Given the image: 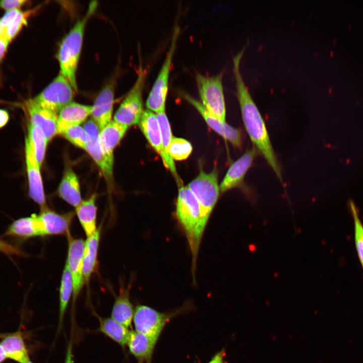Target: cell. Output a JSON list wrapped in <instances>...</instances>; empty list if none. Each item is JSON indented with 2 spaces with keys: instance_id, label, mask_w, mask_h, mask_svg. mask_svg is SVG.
Wrapping results in <instances>:
<instances>
[{
  "instance_id": "obj_1",
  "label": "cell",
  "mask_w": 363,
  "mask_h": 363,
  "mask_svg": "<svg viewBox=\"0 0 363 363\" xmlns=\"http://www.w3.org/2000/svg\"><path fill=\"white\" fill-rule=\"evenodd\" d=\"M244 50V48L233 57V72L236 82V95L244 126L255 148L262 155L282 182L280 167L266 125L240 72L239 63Z\"/></svg>"
},
{
  "instance_id": "obj_2",
  "label": "cell",
  "mask_w": 363,
  "mask_h": 363,
  "mask_svg": "<svg viewBox=\"0 0 363 363\" xmlns=\"http://www.w3.org/2000/svg\"><path fill=\"white\" fill-rule=\"evenodd\" d=\"M175 216L186 234L192 254V272L195 282L197 259L204 231L201 227L199 203L188 186H182L178 190Z\"/></svg>"
},
{
  "instance_id": "obj_3",
  "label": "cell",
  "mask_w": 363,
  "mask_h": 363,
  "mask_svg": "<svg viewBox=\"0 0 363 363\" xmlns=\"http://www.w3.org/2000/svg\"><path fill=\"white\" fill-rule=\"evenodd\" d=\"M97 8V3L90 4L86 15L78 21L62 40L57 58L60 74L70 82L74 91H77L76 73L81 53L85 25Z\"/></svg>"
},
{
  "instance_id": "obj_4",
  "label": "cell",
  "mask_w": 363,
  "mask_h": 363,
  "mask_svg": "<svg viewBox=\"0 0 363 363\" xmlns=\"http://www.w3.org/2000/svg\"><path fill=\"white\" fill-rule=\"evenodd\" d=\"M196 197L200 207L201 227L204 231L211 212L218 199L219 187L215 168L209 173L202 170L188 186Z\"/></svg>"
},
{
  "instance_id": "obj_5",
  "label": "cell",
  "mask_w": 363,
  "mask_h": 363,
  "mask_svg": "<svg viewBox=\"0 0 363 363\" xmlns=\"http://www.w3.org/2000/svg\"><path fill=\"white\" fill-rule=\"evenodd\" d=\"M190 305L171 312L162 313L149 306L139 305L134 310L135 331L158 341L165 325L174 317L189 310Z\"/></svg>"
},
{
  "instance_id": "obj_6",
  "label": "cell",
  "mask_w": 363,
  "mask_h": 363,
  "mask_svg": "<svg viewBox=\"0 0 363 363\" xmlns=\"http://www.w3.org/2000/svg\"><path fill=\"white\" fill-rule=\"evenodd\" d=\"M223 72L208 77L197 73L196 81L204 107L212 115L225 122L226 108L222 86Z\"/></svg>"
},
{
  "instance_id": "obj_7",
  "label": "cell",
  "mask_w": 363,
  "mask_h": 363,
  "mask_svg": "<svg viewBox=\"0 0 363 363\" xmlns=\"http://www.w3.org/2000/svg\"><path fill=\"white\" fill-rule=\"evenodd\" d=\"M179 33V28L176 26L174 28L170 45L165 60L146 100L147 109L155 113L165 110L170 67Z\"/></svg>"
},
{
  "instance_id": "obj_8",
  "label": "cell",
  "mask_w": 363,
  "mask_h": 363,
  "mask_svg": "<svg viewBox=\"0 0 363 363\" xmlns=\"http://www.w3.org/2000/svg\"><path fill=\"white\" fill-rule=\"evenodd\" d=\"M146 72L141 66L137 79L113 116V120L128 127L138 124L144 110L143 91Z\"/></svg>"
},
{
  "instance_id": "obj_9",
  "label": "cell",
  "mask_w": 363,
  "mask_h": 363,
  "mask_svg": "<svg viewBox=\"0 0 363 363\" xmlns=\"http://www.w3.org/2000/svg\"><path fill=\"white\" fill-rule=\"evenodd\" d=\"M74 89L68 80L59 74L32 100L42 108L57 114L72 102Z\"/></svg>"
},
{
  "instance_id": "obj_10",
  "label": "cell",
  "mask_w": 363,
  "mask_h": 363,
  "mask_svg": "<svg viewBox=\"0 0 363 363\" xmlns=\"http://www.w3.org/2000/svg\"><path fill=\"white\" fill-rule=\"evenodd\" d=\"M138 124L149 143L159 154L165 166L170 170L178 182L173 160L166 155L162 146L161 131L156 113L148 109L144 110Z\"/></svg>"
},
{
  "instance_id": "obj_11",
  "label": "cell",
  "mask_w": 363,
  "mask_h": 363,
  "mask_svg": "<svg viewBox=\"0 0 363 363\" xmlns=\"http://www.w3.org/2000/svg\"><path fill=\"white\" fill-rule=\"evenodd\" d=\"M68 251L66 263L71 274L73 283V299L74 304L84 282L83 272V256L85 241L81 238L67 236Z\"/></svg>"
},
{
  "instance_id": "obj_12",
  "label": "cell",
  "mask_w": 363,
  "mask_h": 363,
  "mask_svg": "<svg viewBox=\"0 0 363 363\" xmlns=\"http://www.w3.org/2000/svg\"><path fill=\"white\" fill-rule=\"evenodd\" d=\"M183 98L195 107L203 116L207 124L215 132L235 147L240 148L242 146V135L239 130L223 122L211 114L202 104L186 92H181Z\"/></svg>"
},
{
  "instance_id": "obj_13",
  "label": "cell",
  "mask_w": 363,
  "mask_h": 363,
  "mask_svg": "<svg viewBox=\"0 0 363 363\" xmlns=\"http://www.w3.org/2000/svg\"><path fill=\"white\" fill-rule=\"evenodd\" d=\"M25 156L30 197L42 209L46 207L45 197L39 165L27 138L25 142Z\"/></svg>"
},
{
  "instance_id": "obj_14",
  "label": "cell",
  "mask_w": 363,
  "mask_h": 363,
  "mask_svg": "<svg viewBox=\"0 0 363 363\" xmlns=\"http://www.w3.org/2000/svg\"><path fill=\"white\" fill-rule=\"evenodd\" d=\"M258 150L255 148L247 150L227 170L219 186L221 193H224L241 185L247 172L252 166L257 156Z\"/></svg>"
},
{
  "instance_id": "obj_15",
  "label": "cell",
  "mask_w": 363,
  "mask_h": 363,
  "mask_svg": "<svg viewBox=\"0 0 363 363\" xmlns=\"http://www.w3.org/2000/svg\"><path fill=\"white\" fill-rule=\"evenodd\" d=\"M44 236L69 234L74 212L59 214L47 206L41 209L38 215Z\"/></svg>"
},
{
  "instance_id": "obj_16",
  "label": "cell",
  "mask_w": 363,
  "mask_h": 363,
  "mask_svg": "<svg viewBox=\"0 0 363 363\" xmlns=\"http://www.w3.org/2000/svg\"><path fill=\"white\" fill-rule=\"evenodd\" d=\"M114 84L108 83L100 91L92 106V119L101 130L112 120Z\"/></svg>"
},
{
  "instance_id": "obj_17",
  "label": "cell",
  "mask_w": 363,
  "mask_h": 363,
  "mask_svg": "<svg viewBox=\"0 0 363 363\" xmlns=\"http://www.w3.org/2000/svg\"><path fill=\"white\" fill-rule=\"evenodd\" d=\"M89 137V142L85 150L100 168L107 181L112 178L113 168L107 163L102 151L99 140L100 129L92 119L86 122L83 126Z\"/></svg>"
},
{
  "instance_id": "obj_18",
  "label": "cell",
  "mask_w": 363,
  "mask_h": 363,
  "mask_svg": "<svg viewBox=\"0 0 363 363\" xmlns=\"http://www.w3.org/2000/svg\"><path fill=\"white\" fill-rule=\"evenodd\" d=\"M25 106L30 122L42 131L49 142L58 134L57 114L39 106L32 99L26 101Z\"/></svg>"
},
{
  "instance_id": "obj_19",
  "label": "cell",
  "mask_w": 363,
  "mask_h": 363,
  "mask_svg": "<svg viewBox=\"0 0 363 363\" xmlns=\"http://www.w3.org/2000/svg\"><path fill=\"white\" fill-rule=\"evenodd\" d=\"M3 236L24 241L36 236H44L38 215L19 218L12 222L5 231Z\"/></svg>"
},
{
  "instance_id": "obj_20",
  "label": "cell",
  "mask_w": 363,
  "mask_h": 363,
  "mask_svg": "<svg viewBox=\"0 0 363 363\" xmlns=\"http://www.w3.org/2000/svg\"><path fill=\"white\" fill-rule=\"evenodd\" d=\"M128 128L113 120L100 131V147L108 164L112 168L114 149L124 136Z\"/></svg>"
},
{
  "instance_id": "obj_21",
  "label": "cell",
  "mask_w": 363,
  "mask_h": 363,
  "mask_svg": "<svg viewBox=\"0 0 363 363\" xmlns=\"http://www.w3.org/2000/svg\"><path fill=\"white\" fill-rule=\"evenodd\" d=\"M92 106L72 102L59 112L57 115V133L60 134L66 129L80 125L91 115Z\"/></svg>"
},
{
  "instance_id": "obj_22",
  "label": "cell",
  "mask_w": 363,
  "mask_h": 363,
  "mask_svg": "<svg viewBox=\"0 0 363 363\" xmlns=\"http://www.w3.org/2000/svg\"><path fill=\"white\" fill-rule=\"evenodd\" d=\"M157 342L146 335L131 330L127 345L138 363H151Z\"/></svg>"
},
{
  "instance_id": "obj_23",
  "label": "cell",
  "mask_w": 363,
  "mask_h": 363,
  "mask_svg": "<svg viewBox=\"0 0 363 363\" xmlns=\"http://www.w3.org/2000/svg\"><path fill=\"white\" fill-rule=\"evenodd\" d=\"M131 285L126 288L122 287L116 297L111 313V318L127 328L131 326L134 310L130 301V292Z\"/></svg>"
},
{
  "instance_id": "obj_24",
  "label": "cell",
  "mask_w": 363,
  "mask_h": 363,
  "mask_svg": "<svg viewBox=\"0 0 363 363\" xmlns=\"http://www.w3.org/2000/svg\"><path fill=\"white\" fill-rule=\"evenodd\" d=\"M100 227L85 241L83 256V272L85 283H88L97 267V256L100 237Z\"/></svg>"
},
{
  "instance_id": "obj_25",
  "label": "cell",
  "mask_w": 363,
  "mask_h": 363,
  "mask_svg": "<svg viewBox=\"0 0 363 363\" xmlns=\"http://www.w3.org/2000/svg\"><path fill=\"white\" fill-rule=\"evenodd\" d=\"M3 347L7 358L18 363H26L30 360L28 350L21 331L3 335L0 343Z\"/></svg>"
},
{
  "instance_id": "obj_26",
  "label": "cell",
  "mask_w": 363,
  "mask_h": 363,
  "mask_svg": "<svg viewBox=\"0 0 363 363\" xmlns=\"http://www.w3.org/2000/svg\"><path fill=\"white\" fill-rule=\"evenodd\" d=\"M58 194L62 199L75 208L82 201L78 177L71 167L65 170L58 188Z\"/></svg>"
},
{
  "instance_id": "obj_27",
  "label": "cell",
  "mask_w": 363,
  "mask_h": 363,
  "mask_svg": "<svg viewBox=\"0 0 363 363\" xmlns=\"http://www.w3.org/2000/svg\"><path fill=\"white\" fill-rule=\"evenodd\" d=\"M96 198V195L93 194L89 199L82 200L76 207L77 216L87 237L93 234L97 229Z\"/></svg>"
},
{
  "instance_id": "obj_28",
  "label": "cell",
  "mask_w": 363,
  "mask_h": 363,
  "mask_svg": "<svg viewBox=\"0 0 363 363\" xmlns=\"http://www.w3.org/2000/svg\"><path fill=\"white\" fill-rule=\"evenodd\" d=\"M98 319L100 332L123 347L127 345L131 330L111 317Z\"/></svg>"
},
{
  "instance_id": "obj_29",
  "label": "cell",
  "mask_w": 363,
  "mask_h": 363,
  "mask_svg": "<svg viewBox=\"0 0 363 363\" xmlns=\"http://www.w3.org/2000/svg\"><path fill=\"white\" fill-rule=\"evenodd\" d=\"M27 139L34 151L39 165L41 166L45 157L46 146L48 141L42 131L38 127L30 122L28 125V137Z\"/></svg>"
},
{
  "instance_id": "obj_30",
  "label": "cell",
  "mask_w": 363,
  "mask_h": 363,
  "mask_svg": "<svg viewBox=\"0 0 363 363\" xmlns=\"http://www.w3.org/2000/svg\"><path fill=\"white\" fill-rule=\"evenodd\" d=\"M73 293V283L72 277L67 265H65L59 288V329L61 328L64 315Z\"/></svg>"
},
{
  "instance_id": "obj_31",
  "label": "cell",
  "mask_w": 363,
  "mask_h": 363,
  "mask_svg": "<svg viewBox=\"0 0 363 363\" xmlns=\"http://www.w3.org/2000/svg\"><path fill=\"white\" fill-rule=\"evenodd\" d=\"M192 151V146L188 141L173 137L168 150L169 154L173 160H185L190 155Z\"/></svg>"
},
{
  "instance_id": "obj_32",
  "label": "cell",
  "mask_w": 363,
  "mask_h": 363,
  "mask_svg": "<svg viewBox=\"0 0 363 363\" xmlns=\"http://www.w3.org/2000/svg\"><path fill=\"white\" fill-rule=\"evenodd\" d=\"M60 134L74 145L84 150L90 140L87 132L80 125L70 127Z\"/></svg>"
},
{
  "instance_id": "obj_33",
  "label": "cell",
  "mask_w": 363,
  "mask_h": 363,
  "mask_svg": "<svg viewBox=\"0 0 363 363\" xmlns=\"http://www.w3.org/2000/svg\"><path fill=\"white\" fill-rule=\"evenodd\" d=\"M353 217L354 228V239L356 250L363 268V225L359 218L357 209L352 201L349 202Z\"/></svg>"
},
{
  "instance_id": "obj_34",
  "label": "cell",
  "mask_w": 363,
  "mask_h": 363,
  "mask_svg": "<svg viewBox=\"0 0 363 363\" xmlns=\"http://www.w3.org/2000/svg\"><path fill=\"white\" fill-rule=\"evenodd\" d=\"M33 12V10L20 11L12 22L4 29L3 33L10 41L16 37L24 25L27 24L28 18Z\"/></svg>"
},
{
  "instance_id": "obj_35",
  "label": "cell",
  "mask_w": 363,
  "mask_h": 363,
  "mask_svg": "<svg viewBox=\"0 0 363 363\" xmlns=\"http://www.w3.org/2000/svg\"><path fill=\"white\" fill-rule=\"evenodd\" d=\"M0 252L9 257L12 256H25V254L19 247L0 238Z\"/></svg>"
},
{
  "instance_id": "obj_36",
  "label": "cell",
  "mask_w": 363,
  "mask_h": 363,
  "mask_svg": "<svg viewBox=\"0 0 363 363\" xmlns=\"http://www.w3.org/2000/svg\"><path fill=\"white\" fill-rule=\"evenodd\" d=\"M27 2L25 0H3L0 1V7L7 11L18 9Z\"/></svg>"
},
{
  "instance_id": "obj_37",
  "label": "cell",
  "mask_w": 363,
  "mask_h": 363,
  "mask_svg": "<svg viewBox=\"0 0 363 363\" xmlns=\"http://www.w3.org/2000/svg\"><path fill=\"white\" fill-rule=\"evenodd\" d=\"M20 11L19 9L12 10L7 11L0 19V24L4 29L9 25L15 19Z\"/></svg>"
},
{
  "instance_id": "obj_38",
  "label": "cell",
  "mask_w": 363,
  "mask_h": 363,
  "mask_svg": "<svg viewBox=\"0 0 363 363\" xmlns=\"http://www.w3.org/2000/svg\"><path fill=\"white\" fill-rule=\"evenodd\" d=\"M10 40L3 32L0 34V63L2 60L7 51Z\"/></svg>"
},
{
  "instance_id": "obj_39",
  "label": "cell",
  "mask_w": 363,
  "mask_h": 363,
  "mask_svg": "<svg viewBox=\"0 0 363 363\" xmlns=\"http://www.w3.org/2000/svg\"><path fill=\"white\" fill-rule=\"evenodd\" d=\"M225 355V351L222 349L215 354L208 363H226L224 360Z\"/></svg>"
},
{
  "instance_id": "obj_40",
  "label": "cell",
  "mask_w": 363,
  "mask_h": 363,
  "mask_svg": "<svg viewBox=\"0 0 363 363\" xmlns=\"http://www.w3.org/2000/svg\"><path fill=\"white\" fill-rule=\"evenodd\" d=\"M10 116L8 112L4 109H0V129L3 128L9 122Z\"/></svg>"
},
{
  "instance_id": "obj_41",
  "label": "cell",
  "mask_w": 363,
  "mask_h": 363,
  "mask_svg": "<svg viewBox=\"0 0 363 363\" xmlns=\"http://www.w3.org/2000/svg\"><path fill=\"white\" fill-rule=\"evenodd\" d=\"M64 363H74L73 345L71 341L68 345Z\"/></svg>"
},
{
  "instance_id": "obj_42",
  "label": "cell",
  "mask_w": 363,
  "mask_h": 363,
  "mask_svg": "<svg viewBox=\"0 0 363 363\" xmlns=\"http://www.w3.org/2000/svg\"><path fill=\"white\" fill-rule=\"evenodd\" d=\"M7 358L6 352L0 343V363L4 362Z\"/></svg>"
},
{
  "instance_id": "obj_43",
  "label": "cell",
  "mask_w": 363,
  "mask_h": 363,
  "mask_svg": "<svg viewBox=\"0 0 363 363\" xmlns=\"http://www.w3.org/2000/svg\"><path fill=\"white\" fill-rule=\"evenodd\" d=\"M4 31V29L2 27L0 24V34H1Z\"/></svg>"
},
{
  "instance_id": "obj_44",
  "label": "cell",
  "mask_w": 363,
  "mask_h": 363,
  "mask_svg": "<svg viewBox=\"0 0 363 363\" xmlns=\"http://www.w3.org/2000/svg\"><path fill=\"white\" fill-rule=\"evenodd\" d=\"M351 27V25L349 24V27H348V29H350Z\"/></svg>"
},
{
  "instance_id": "obj_45",
  "label": "cell",
  "mask_w": 363,
  "mask_h": 363,
  "mask_svg": "<svg viewBox=\"0 0 363 363\" xmlns=\"http://www.w3.org/2000/svg\"><path fill=\"white\" fill-rule=\"evenodd\" d=\"M26 363H33V362H32V361L30 360H29V361H28L27 362H26Z\"/></svg>"
}]
</instances>
